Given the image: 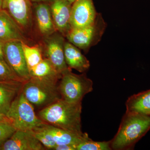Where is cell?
<instances>
[{"instance_id": "1", "label": "cell", "mask_w": 150, "mask_h": 150, "mask_svg": "<svg viewBox=\"0 0 150 150\" xmlns=\"http://www.w3.org/2000/svg\"><path fill=\"white\" fill-rule=\"evenodd\" d=\"M81 111L82 103H71L61 98L41 109L38 116L46 124L82 134Z\"/></svg>"}, {"instance_id": "2", "label": "cell", "mask_w": 150, "mask_h": 150, "mask_svg": "<svg viewBox=\"0 0 150 150\" xmlns=\"http://www.w3.org/2000/svg\"><path fill=\"white\" fill-rule=\"evenodd\" d=\"M150 130V116L126 112L117 134L111 141L112 149H130Z\"/></svg>"}, {"instance_id": "3", "label": "cell", "mask_w": 150, "mask_h": 150, "mask_svg": "<svg viewBox=\"0 0 150 150\" xmlns=\"http://www.w3.org/2000/svg\"><path fill=\"white\" fill-rule=\"evenodd\" d=\"M22 92L33 106L44 108L62 98L58 82L30 78L23 83Z\"/></svg>"}, {"instance_id": "4", "label": "cell", "mask_w": 150, "mask_h": 150, "mask_svg": "<svg viewBox=\"0 0 150 150\" xmlns=\"http://www.w3.org/2000/svg\"><path fill=\"white\" fill-rule=\"evenodd\" d=\"M58 88L62 99L71 103H79L86 95L92 91L93 82L85 73L76 74L69 68L62 73Z\"/></svg>"}, {"instance_id": "5", "label": "cell", "mask_w": 150, "mask_h": 150, "mask_svg": "<svg viewBox=\"0 0 150 150\" xmlns=\"http://www.w3.org/2000/svg\"><path fill=\"white\" fill-rule=\"evenodd\" d=\"M6 115L16 130L30 131L42 127L45 123L36 115L33 105L25 98L22 91L12 103Z\"/></svg>"}, {"instance_id": "6", "label": "cell", "mask_w": 150, "mask_h": 150, "mask_svg": "<svg viewBox=\"0 0 150 150\" xmlns=\"http://www.w3.org/2000/svg\"><path fill=\"white\" fill-rule=\"evenodd\" d=\"M106 27L102 15L98 13L93 23L81 28L71 29L66 38L73 45L87 52L100 41Z\"/></svg>"}, {"instance_id": "7", "label": "cell", "mask_w": 150, "mask_h": 150, "mask_svg": "<svg viewBox=\"0 0 150 150\" xmlns=\"http://www.w3.org/2000/svg\"><path fill=\"white\" fill-rule=\"evenodd\" d=\"M22 41L12 40L4 43V60L14 72L25 81L30 76L22 46Z\"/></svg>"}, {"instance_id": "8", "label": "cell", "mask_w": 150, "mask_h": 150, "mask_svg": "<svg viewBox=\"0 0 150 150\" xmlns=\"http://www.w3.org/2000/svg\"><path fill=\"white\" fill-rule=\"evenodd\" d=\"M64 37L61 33H54L46 37L45 53L46 59L53 65L57 71L62 75L69 69L64 55Z\"/></svg>"}, {"instance_id": "9", "label": "cell", "mask_w": 150, "mask_h": 150, "mask_svg": "<svg viewBox=\"0 0 150 150\" xmlns=\"http://www.w3.org/2000/svg\"><path fill=\"white\" fill-rule=\"evenodd\" d=\"M97 13L93 0H76L72 4L70 20L71 28H81L91 24Z\"/></svg>"}, {"instance_id": "10", "label": "cell", "mask_w": 150, "mask_h": 150, "mask_svg": "<svg viewBox=\"0 0 150 150\" xmlns=\"http://www.w3.org/2000/svg\"><path fill=\"white\" fill-rule=\"evenodd\" d=\"M45 147L29 131L16 130L0 150H43Z\"/></svg>"}, {"instance_id": "11", "label": "cell", "mask_w": 150, "mask_h": 150, "mask_svg": "<svg viewBox=\"0 0 150 150\" xmlns=\"http://www.w3.org/2000/svg\"><path fill=\"white\" fill-rule=\"evenodd\" d=\"M2 9L7 11L22 29L31 24L30 0H3Z\"/></svg>"}, {"instance_id": "12", "label": "cell", "mask_w": 150, "mask_h": 150, "mask_svg": "<svg viewBox=\"0 0 150 150\" xmlns=\"http://www.w3.org/2000/svg\"><path fill=\"white\" fill-rule=\"evenodd\" d=\"M51 14L56 30L64 37L70 31V16L72 4L67 0H51Z\"/></svg>"}, {"instance_id": "13", "label": "cell", "mask_w": 150, "mask_h": 150, "mask_svg": "<svg viewBox=\"0 0 150 150\" xmlns=\"http://www.w3.org/2000/svg\"><path fill=\"white\" fill-rule=\"evenodd\" d=\"M0 40L4 42L19 40L26 43L22 28L8 12L0 10Z\"/></svg>"}, {"instance_id": "14", "label": "cell", "mask_w": 150, "mask_h": 150, "mask_svg": "<svg viewBox=\"0 0 150 150\" xmlns=\"http://www.w3.org/2000/svg\"><path fill=\"white\" fill-rule=\"evenodd\" d=\"M23 83L0 81V112L6 115L16 98L21 92Z\"/></svg>"}, {"instance_id": "15", "label": "cell", "mask_w": 150, "mask_h": 150, "mask_svg": "<svg viewBox=\"0 0 150 150\" xmlns=\"http://www.w3.org/2000/svg\"><path fill=\"white\" fill-rule=\"evenodd\" d=\"M42 128L51 134L57 145H72L76 146L88 139L87 133L76 134L45 123Z\"/></svg>"}, {"instance_id": "16", "label": "cell", "mask_w": 150, "mask_h": 150, "mask_svg": "<svg viewBox=\"0 0 150 150\" xmlns=\"http://www.w3.org/2000/svg\"><path fill=\"white\" fill-rule=\"evenodd\" d=\"M65 61L68 67L79 72L85 73L90 67L88 59L82 54L80 49L69 41L64 44Z\"/></svg>"}, {"instance_id": "17", "label": "cell", "mask_w": 150, "mask_h": 150, "mask_svg": "<svg viewBox=\"0 0 150 150\" xmlns=\"http://www.w3.org/2000/svg\"><path fill=\"white\" fill-rule=\"evenodd\" d=\"M35 16L38 26L41 34L47 37L54 34L56 29L54 25L50 6L46 2L37 3Z\"/></svg>"}, {"instance_id": "18", "label": "cell", "mask_w": 150, "mask_h": 150, "mask_svg": "<svg viewBox=\"0 0 150 150\" xmlns=\"http://www.w3.org/2000/svg\"><path fill=\"white\" fill-rule=\"evenodd\" d=\"M126 112L150 116V89L131 96L126 101Z\"/></svg>"}, {"instance_id": "19", "label": "cell", "mask_w": 150, "mask_h": 150, "mask_svg": "<svg viewBox=\"0 0 150 150\" xmlns=\"http://www.w3.org/2000/svg\"><path fill=\"white\" fill-rule=\"evenodd\" d=\"M30 78L58 82L62 75L59 74L48 59H43L35 67L29 70Z\"/></svg>"}, {"instance_id": "20", "label": "cell", "mask_w": 150, "mask_h": 150, "mask_svg": "<svg viewBox=\"0 0 150 150\" xmlns=\"http://www.w3.org/2000/svg\"><path fill=\"white\" fill-rule=\"evenodd\" d=\"M23 50L28 70L35 67L43 59L41 50L37 46H29L24 42H22Z\"/></svg>"}, {"instance_id": "21", "label": "cell", "mask_w": 150, "mask_h": 150, "mask_svg": "<svg viewBox=\"0 0 150 150\" xmlns=\"http://www.w3.org/2000/svg\"><path fill=\"white\" fill-rule=\"evenodd\" d=\"M29 131L47 149L53 150L57 145L51 134L44 130L42 127Z\"/></svg>"}, {"instance_id": "22", "label": "cell", "mask_w": 150, "mask_h": 150, "mask_svg": "<svg viewBox=\"0 0 150 150\" xmlns=\"http://www.w3.org/2000/svg\"><path fill=\"white\" fill-rule=\"evenodd\" d=\"M76 150H110L111 141L109 142H95L89 138L76 146Z\"/></svg>"}, {"instance_id": "23", "label": "cell", "mask_w": 150, "mask_h": 150, "mask_svg": "<svg viewBox=\"0 0 150 150\" xmlns=\"http://www.w3.org/2000/svg\"><path fill=\"white\" fill-rule=\"evenodd\" d=\"M0 81H16L23 83L26 82L14 72L5 60H0Z\"/></svg>"}, {"instance_id": "24", "label": "cell", "mask_w": 150, "mask_h": 150, "mask_svg": "<svg viewBox=\"0 0 150 150\" xmlns=\"http://www.w3.org/2000/svg\"><path fill=\"white\" fill-rule=\"evenodd\" d=\"M16 130L12 125L9 123L0 124V146L9 139Z\"/></svg>"}, {"instance_id": "25", "label": "cell", "mask_w": 150, "mask_h": 150, "mask_svg": "<svg viewBox=\"0 0 150 150\" xmlns=\"http://www.w3.org/2000/svg\"><path fill=\"white\" fill-rule=\"evenodd\" d=\"M55 150H76L74 145L63 144L57 145L54 149Z\"/></svg>"}, {"instance_id": "26", "label": "cell", "mask_w": 150, "mask_h": 150, "mask_svg": "<svg viewBox=\"0 0 150 150\" xmlns=\"http://www.w3.org/2000/svg\"><path fill=\"white\" fill-rule=\"evenodd\" d=\"M1 123H9L11 124V121L6 115L0 112V124Z\"/></svg>"}, {"instance_id": "27", "label": "cell", "mask_w": 150, "mask_h": 150, "mask_svg": "<svg viewBox=\"0 0 150 150\" xmlns=\"http://www.w3.org/2000/svg\"><path fill=\"white\" fill-rule=\"evenodd\" d=\"M5 42L0 40V60H4V47Z\"/></svg>"}, {"instance_id": "28", "label": "cell", "mask_w": 150, "mask_h": 150, "mask_svg": "<svg viewBox=\"0 0 150 150\" xmlns=\"http://www.w3.org/2000/svg\"><path fill=\"white\" fill-rule=\"evenodd\" d=\"M30 1H32L34 3H40V2H46L47 1H50L51 0H30Z\"/></svg>"}, {"instance_id": "29", "label": "cell", "mask_w": 150, "mask_h": 150, "mask_svg": "<svg viewBox=\"0 0 150 150\" xmlns=\"http://www.w3.org/2000/svg\"><path fill=\"white\" fill-rule=\"evenodd\" d=\"M3 0H0V10L2 9Z\"/></svg>"}, {"instance_id": "30", "label": "cell", "mask_w": 150, "mask_h": 150, "mask_svg": "<svg viewBox=\"0 0 150 150\" xmlns=\"http://www.w3.org/2000/svg\"><path fill=\"white\" fill-rule=\"evenodd\" d=\"M67 1H68L69 2L71 3V4H72L76 0H67Z\"/></svg>"}]
</instances>
